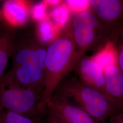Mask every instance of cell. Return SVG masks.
<instances>
[{"label": "cell", "mask_w": 123, "mask_h": 123, "mask_svg": "<svg viewBox=\"0 0 123 123\" xmlns=\"http://www.w3.org/2000/svg\"><path fill=\"white\" fill-rule=\"evenodd\" d=\"M46 123H67L55 112L48 108Z\"/></svg>", "instance_id": "d6986e66"}, {"label": "cell", "mask_w": 123, "mask_h": 123, "mask_svg": "<svg viewBox=\"0 0 123 123\" xmlns=\"http://www.w3.org/2000/svg\"><path fill=\"white\" fill-rule=\"evenodd\" d=\"M47 114L30 117L9 110H1L0 111V123H46Z\"/></svg>", "instance_id": "5bb4252c"}, {"label": "cell", "mask_w": 123, "mask_h": 123, "mask_svg": "<svg viewBox=\"0 0 123 123\" xmlns=\"http://www.w3.org/2000/svg\"><path fill=\"white\" fill-rule=\"evenodd\" d=\"M53 95L73 100L74 105L101 122H105L106 119L123 110L121 106L106 93L76 78L63 80Z\"/></svg>", "instance_id": "7a4b0ae2"}, {"label": "cell", "mask_w": 123, "mask_h": 123, "mask_svg": "<svg viewBox=\"0 0 123 123\" xmlns=\"http://www.w3.org/2000/svg\"><path fill=\"white\" fill-rule=\"evenodd\" d=\"M64 1L71 12L75 14L88 11L91 6L90 0H67Z\"/></svg>", "instance_id": "ac0fdd59"}, {"label": "cell", "mask_w": 123, "mask_h": 123, "mask_svg": "<svg viewBox=\"0 0 123 123\" xmlns=\"http://www.w3.org/2000/svg\"><path fill=\"white\" fill-rule=\"evenodd\" d=\"M107 41L116 44L123 32V0H90Z\"/></svg>", "instance_id": "8992f818"}, {"label": "cell", "mask_w": 123, "mask_h": 123, "mask_svg": "<svg viewBox=\"0 0 123 123\" xmlns=\"http://www.w3.org/2000/svg\"><path fill=\"white\" fill-rule=\"evenodd\" d=\"M14 39L8 32L0 33V79L3 76L9 57L13 53Z\"/></svg>", "instance_id": "4fadbf2b"}, {"label": "cell", "mask_w": 123, "mask_h": 123, "mask_svg": "<svg viewBox=\"0 0 123 123\" xmlns=\"http://www.w3.org/2000/svg\"><path fill=\"white\" fill-rule=\"evenodd\" d=\"M67 123H105L97 121L79 107L65 98L53 95L47 103Z\"/></svg>", "instance_id": "52a82bcc"}, {"label": "cell", "mask_w": 123, "mask_h": 123, "mask_svg": "<svg viewBox=\"0 0 123 123\" xmlns=\"http://www.w3.org/2000/svg\"><path fill=\"white\" fill-rule=\"evenodd\" d=\"M32 6V3L30 0H6L0 11L1 19L11 27L23 26L31 17Z\"/></svg>", "instance_id": "ba28073f"}, {"label": "cell", "mask_w": 123, "mask_h": 123, "mask_svg": "<svg viewBox=\"0 0 123 123\" xmlns=\"http://www.w3.org/2000/svg\"><path fill=\"white\" fill-rule=\"evenodd\" d=\"M91 58L104 71L108 66L118 64L116 45L111 41H107Z\"/></svg>", "instance_id": "8fae6325"}, {"label": "cell", "mask_w": 123, "mask_h": 123, "mask_svg": "<svg viewBox=\"0 0 123 123\" xmlns=\"http://www.w3.org/2000/svg\"></svg>", "instance_id": "d4e9b609"}, {"label": "cell", "mask_w": 123, "mask_h": 123, "mask_svg": "<svg viewBox=\"0 0 123 123\" xmlns=\"http://www.w3.org/2000/svg\"><path fill=\"white\" fill-rule=\"evenodd\" d=\"M74 69L80 80L106 93L104 72L91 57L84 56L77 62Z\"/></svg>", "instance_id": "9c48e42d"}, {"label": "cell", "mask_w": 123, "mask_h": 123, "mask_svg": "<svg viewBox=\"0 0 123 123\" xmlns=\"http://www.w3.org/2000/svg\"><path fill=\"white\" fill-rule=\"evenodd\" d=\"M77 58L70 19L47 48L43 90V100L47 105L64 78L74 69Z\"/></svg>", "instance_id": "6da1fadb"}, {"label": "cell", "mask_w": 123, "mask_h": 123, "mask_svg": "<svg viewBox=\"0 0 123 123\" xmlns=\"http://www.w3.org/2000/svg\"><path fill=\"white\" fill-rule=\"evenodd\" d=\"M77 51V62L90 49L101 47L107 42L100 23L95 14L90 11L75 14L71 18Z\"/></svg>", "instance_id": "277c9868"}, {"label": "cell", "mask_w": 123, "mask_h": 123, "mask_svg": "<svg viewBox=\"0 0 123 123\" xmlns=\"http://www.w3.org/2000/svg\"><path fill=\"white\" fill-rule=\"evenodd\" d=\"M119 45L118 50V62L119 67L123 74V32L119 38Z\"/></svg>", "instance_id": "ffe728a7"}, {"label": "cell", "mask_w": 123, "mask_h": 123, "mask_svg": "<svg viewBox=\"0 0 123 123\" xmlns=\"http://www.w3.org/2000/svg\"><path fill=\"white\" fill-rule=\"evenodd\" d=\"M1 1H2V0H0V2Z\"/></svg>", "instance_id": "cb8c5ba5"}, {"label": "cell", "mask_w": 123, "mask_h": 123, "mask_svg": "<svg viewBox=\"0 0 123 123\" xmlns=\"http://www.w3.org/2000/svg\"><path fill=\"white\" fill-rule=\"evenodd\" d=\"M104 72L106 94L123 108V74L118 64L108 66Z\"/></svg>", "instance_id": "30bf717a"}, {"label": "cell", "mask_w": 123, "mask_h": 123, "mask_svg": "<svg viewBox=\"0 0 123 123\" xmlns=\"http://www.w3.org/2000/svg\"><path fill=\"white\" fill-rule=\"evenodd\" d=\"M48 7L44 0L32 5L31 12L32 19L38 23L48 18L49 14L47 13Z\"/></svg>", "instance_id": "e0dca14e"}, {"label": "cell", "mask_w": 123, "mask_h": 123, "mask_svg": "<svg viewBox=\"0 0 123 123\" xmlns=\"http://www.w3.org/2000/svg\"><path fill=\"white\" fill-rule=\"evenodd\" d=\"M60 30L49 17L37 23V35L40 43L49 44L59 34Z\"/></svg>", "instance_id": "7c38bea8"}, {"label": "cell", "mask_w": 123, "mask_h": 123, "mask_svg": "<svg viewBox=\"0 0 123 123\" xmlns=\"http://www.w3.org/2000/svg\"><path fill=\"white\" fill-rule=\"evenodd\" d=\"M44 1L48 6H51L53 8L61 4L63 1L61 0H44Z\"/></svg>", "instance_id": "7402d4cb"}, {"label": "cell", "mask_w": 123, "mask_h": 123, "mask_svg": "<svg viewBox=\"0 0 123 123\" xmlns=\"http://www.w3.org/2000/svg\"><path fill=\"white\" fill-rule=\"evenodd\" d=\"M39 44H31L28 46L22 48L18 51L13 57L11 70L14 69L26 62L31 57Z\"/></svg>", "instance_id": "2e32d148"}, {"label": "cell", "mask_w": 123, "mask_h": 123, "mask_svg": "<svg viewBox=\"0 0 123 123\" xmlns=\"http://www.w3.org/2000/svg\"><path fill=\"white\" fill-rule=\"evenodd\" d=\"M1 20V16H0V20Z\"/></svg>", "instance_id": "603a6c76"}, {"label": "cell", "mask_w": 123, "mask_h": 123, "mask_svg": "<svg viewBox=\"0 0 123 123\" xmlns=\"http://www.w3.org/2000/svg\"><path fill=\"white\" fill-rule=\"evenodd\" d=\"M108 123H123V110L110 117Z\"/></svg>", "instance_id": "44dd1931"}, {"label": "cell", "mask_w": 123, "mask_h": 123, "mask_svg": "<svg viewBox=\"0 0 123 123\" xmlns=\"http://www.w3.org/2000/svg\"><path fill=\"white\" fill-rule=\"evenodd\" d=\"M7 110L30 117L47 114L43 89L24 88L0 81V111Z\"/></svg>", "instance_id": "3957f363"}, {"label": "cell", "mask_w": 123, "mask_h": 123, "mask_svg": "<svg viewBox=\"0 0 123 123\" xmlns=\"http://www.w3.org/2000/svg\"><path fill=\"white\" fill-rule=\"evenodd\" d=\"M46 50L44 45L40 43L31 57L26 62L11 70L0 81L4 84L21 88L43 90Z\"/></svg>", "instance_id": "5b68a950"}, {"label": "cell", "mask_w": 123, "mask_h": 123, "mask_svg": "<svg viewBox=\"0 0 123 123\" xmlns=\"http://www.w3.org/2000/svg\"><path fill=\"white\" fill-rule=\"evenodd\" d=\"M70 10L63 2L53 7L49 13V17L57 27L62 30L69 21Z\"/></svg>", "instance_id": "9a60e30c"}]
</instances>
